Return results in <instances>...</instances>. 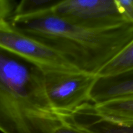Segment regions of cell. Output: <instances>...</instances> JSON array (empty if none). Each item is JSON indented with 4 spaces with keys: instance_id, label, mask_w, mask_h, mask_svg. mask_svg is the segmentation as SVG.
<instances>
[{
    "instance_id": "1",
    "label": "cell",
    "mask_w": 133,
    "mask_h": 133,
    "mask_svg": "<svg viewBox=\"0 0 133 133\" xmlns=\"http://www.w3.org/2000/svg\"><path fill=\"white\" fill-rule=\"evenodd\" d=\"M17 31L59 55L77 70L97 75L133 40L130 22L104 29H89L55 15L52 10L27 17H13Z\"/></svg>"
},
{
    "instance_id": "2",
    "label": "cell",
    "mask_w": 133,
    "mask_h": 133,
    "mask_svg": "<svg viewBox=\"0 0 133 133\" xmlns=\"http://www.w3.org/2000/svg\"><path fill=\"white\" fill-rule=\"evenodd\" d=\"M63 123L47 97L44 69L0 47V132L53 133Z\"/></svg>"
},
{
    "instance_id": "3",
    "label": "cell",
    "mask_w": 133,
    "mask_h": 133,
    "mask_svg": "<svg viewBox=\"0 0 133 133\" xmlns=\"http://www.w3.org/2000/svg\"><path fill=\"white\" fill-rule=\"evenodd\" d=\"M96 77L80 71L44 70L46 93L53 109L63 116L91 102Z\"/></svg>"
},
{
    "instance_id": "4",
    "label": "cell",
    "mask_w": 133,
    "mask_h": 133,
    "mask_svg": "<svg viewBox=\"0 0 133 133\" xmlns=\"http://www.w3.org/2000/svg\"><path fill=\"white\" fill-rule=\"evenodd\" d=\"M55 15L89 29H104L129 22L116 0H61L52 9Z\"/></svg>"
},
{
    "instance_id": "5",
    "label": "cell",
    "mask_w": 133,
    "mask_h": 133,
    "mask_svg": "<svg viewBox=\"0 0 133 133\" xmlns=\"http://www.w3.org/2000/svg\"><path fill=\"white\" fill-rule=\"evenodd\" d=\"M0 47L37 64L44 70L78 71L54 51L17 31L6 20L0 22Z\"/></svg>"
},
{
    "instance_id": "6",
    "label": "cell",
    "mask_w": 133,
    "mask_h": 133,
    "mask_svg": "<svg viewBox=\"0 0 133 133\" xmlns=\"http://www.w3.org/2000/svg\"><path fill=\"white\" fill-rule=\"evenodd\" d=\"M63 117L66 123L90 133H133V124L121 123L103 116L90 103Z\"/></svg>"
},
{
    "instance_id": "7",
    "label": "cell",
    "mask_w": 133,
    "mask_h": 133,
    "mask_svg": "<svg viewBox=\"0 0 133 133\" xmlns=\"http://www.w3.org/2000/svg\"><path fill=\"white\" fill-rule=\"evenodd\" d=\"M133 96V72L96 77L90 92L93 105Z\"/></svg>"
},
{
    "instance_id": "8",
    "label": "cell",
    "mask_w": 133,
    "mask_h": 133,
    "mask_svg": "<svg viewBox=\"0 0 133 133\" xmlns=\"http://www.w3.org/2000/svg\"><path fill=\"white\" fill-rule=\"evenodd\" d=\"M103 116L116 122L133 124V96L94 105Z\"/></svg>"
},
{
    "instance_id": "9",
    "label": "cell",
    "mask_w": 133,
    "mask_h": 133,
    "mask_svg": "<svg viewBox=\"0 0 133 133\" xmlns=\"http://www.w3.org/2000/svg\"><path fill=\"white\" fill-rule=\"evenodd\" d=\"M125 72H133V40L104 66L96 76H110Z\"/></svg>"
},
{
    "instance_id": "10",
    "label": "cell",
    "mask_w": 133,
    "mask_h": 133,
    "mask_svg": "<svg viewBox=\"0 0 133 133\" xmlns=\"http://www.w3.org/2000/svg\"><path fill=\"white\" fill-rule=\"evenodd\" d=\"M61 0H23L14 10L13 17H27L52 10Z\"/></svg>"
},
{
    "instance_id": "11",
    "label": "cell",
    "mask_w": 133,
    "mask_h": 133,
    "mask_svg": "<svg viewBox=\"0 0 133 133\" xmlns=\"http://www.w3.org/2000/svg\"><path fill=\"white\" fill-rule=\"evenodd\" d=\"M116 3L125 19L133 24V0H116Z\"/></svg>"
},
{
    "instance_id": "12",
    "label": "cell",
    "mask_w": 133,
    "mask_h": 133,
    "mask_svg": "<svg viewBox=\"0 0 133 133\" xmlns=\"http://www.w3.org/2000/svg\"><path fill=\"white\" fill-rule=\"evenodd\" d=\"M53 133H90L84 130L74 127L64 122V123L59 126L54 131Z\"/></svg>"
},
{
    "instance_id": "13",
    "label": "cell",
    "mask_w": 133,
    "mask_h": 133,
    "mask_svg": "<svg viewBox=\"0 0 133 133\" xmlns=\"http://www.w3.org/2000/svg\"><path fill=\"white\" fill-rule=\"evenodd\" d=\"M13 6L10 1L0 0V22L6 20V18L11 12Z\"/></svg>"
}]
</instances>
